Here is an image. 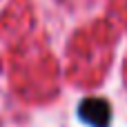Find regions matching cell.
<instances>
[{"label":"cell","mask_w":127,"mask_h":127,"mask_svg":"<svg viewBox=\"0 0 127 127\" xmlns=\"http://www.w3.org/2000/svg\"><path fill=\"white\" fill-rule=\"evenodd\" d=\"M78 118L83 123H87L89 127H109L112 121V107L105 98L98 96H89L80 100L78 107Z\"/></svg>","instance_id":"obj_1"}]
</instances>
